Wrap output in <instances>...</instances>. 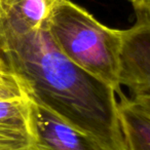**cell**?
I'll use <instances>...</instances> for the list:
<instances>
[{
	"label": "cell",
	"instance_id": "6da1fadb",
	"mask_svg": "<svg viewBox=\"0 0 150 150\" xmlns=\"http://www.w3.org/2000/svg\"><path fill=\"white\" fill-rule=\"evenodd\" d=\"M0 57L30 100L94 138L105 150H125L115 91L64 56L44 26L0 33Z\"/></svg>",
	"mask_w": 150,
	"mask_h": 150
},
{
	"label": "cell",
	"instance_id": "7a4b0ae2",
	"mask_svg": "<svg viewBox=\"0 0 150 150\" xmlns=\"http://www.w3.org/2000/svg\"><path fill=\"white\" fill-rule=\"evenodd\" d=\"M46 29L60 52L72 63L121 91L118 54L122 30L103 25L92 13L71 0H61L46 21Z\"/></svg>",
	"mask_w": 150,
	"mask_h": 150
},
{
	"label": "cell",
	"instance_id": "3957f363",
	"mask_svg": "<svg viewBox=\"0 0 150 150\" xmlns=\"http://www.w3.org/2000/svg\"><path fill=\"white\" fill-rule=\"evenodd\" d=\"M136 24L121 34L118 82L132 96L150 95V11H136Z\"/></svg>",
	"mask_w": 150,
	"mask_h": 150
},
{
	"label": "cell",
	"instance_id": "277c9868",
	"mask_svg": "<svg viewBox=\"0 0 150 150\" xmlns=\"http://www.w3.org/2000/svg\"><path fill=\"white\" fill-rule=\"evenodd\" d=\"M31 150H105L94 138L30 100Z\"/></svg>",
	"mask_w": 150,
	"mask_h": 150
},
{
	"label": "cell",
	"instance_id": "5b68a950",
	"mask_svg": "<svg viewBox=\"0 0 150 150\" xmlns=\"http://www.w3.org/2000/svg\"><path fill=\"white\" fill-rule=\"evenodd\" d=\"M117 102V117L125 150H150V95L125 96Z\"/></svg>",
	"mask_w": 150,
	"mask_h": 150
},
{
	"label": "cell",
	"instance_id": "8992f818",
	"mask_svg": "<svg viewBox=\"0 0 150 150\" xmlns=\"http://www.w3.org/2000/svg\"><path fill=\"white\" fill-rule=\"evenodd\" d=\"M30 99L26 94L0 99V150H31Z\"/></svg>",
	"mask_w": 150,
	"mask_h": 150
},
{
	"label": "cell",
	"instance_id": "52a82bcc",
	"mask_svg": "<svg viewBox=\"0 0 150 150\" xmlns=\"http://www.w3.org/2000/svg\"><path fill=\"white\" fill-rule=\"evenodd\" d=\"M61 0H13L0 8V33H28L45 25Z\"/></svg>",
	"mask_w": 150,
	"mask_h": 150
},
{
	"label": "cell",
	"instance_id": "ba28073f",
	"mask_svg": "<svg viewBox=\"0 0 150 150\" xmlns=\"http://www.w3.org/2000/svg\"><path fill=\"white\" fill-rule=\"evenodd\" d=\"M24 94L21 84L0 57V99L13 98Z\"/></svg>",
	"mask_w": 150,
	"mask_h": 150
},
{
	"label": "cell",
	"instance_id": "9c48e42d",
	"mask_svg": "<svg viewBox=\"0 0 150 150\" xmlns=\"http://www.w3.org/2000/svg\"><path fill=\"white\" fill-rule=\"evenodd\" d=\"M135 11H150V0H129Z\"/></svg>",
	"mask_w": 150,
	"mask_h": 150
},
{
	"label": "cell",
	"instance_id": "30bf717a",
	"mask_svg": "<svg viewBox=\"0 0 150 150\" xmlns=\"http://www.w3.org/2000/svg\"><path fill=\"white\" fill-rule=\"evenodd\" d=\"M13 0H0V8L3 6H5V5H7L8 3H11Z\"/></svg>",
	"mask_w": 150,
	"mask_h": 150
}]
</instances>
